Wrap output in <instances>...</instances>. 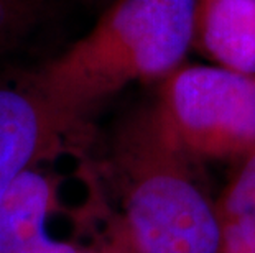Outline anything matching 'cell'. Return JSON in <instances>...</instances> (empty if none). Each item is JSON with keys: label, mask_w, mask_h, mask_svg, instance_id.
<instances>
[{"label": "cell", "mask_w": 255, "mask_h": 253, "mask_svg": "<svg viewBox=\"0 0 255 253\" xmlns=\"http://www.w3.org/2000/svg\"><path fill=\"white\" fill-rule=\"evenodd\" d=\"M199 0H114L96 26L31 74L73 128L135 81L168 78L196 35Z\"/></svg>", "instance_id": "cell-1"}, {"label": "cell", "mask_w": 255, "mask_h": 253, "mask_svg": "<svg viewBox=\"0 0 255 253\" xmlns=\"http://www.w3.org/2000/svg\"><path fill=\"white\" fill-rule=\"evenodd\" d=\"M188 156L158 104L124 120L111 148L122 222L109 245L126 253H222L218 209Z\"/></svg>", "instance_id": "cell-2"}, {"label": "cell", "mask_w": 255, "mask_h": 253, "mask_svg": "<svg viewBox=\"0 0 255 253\" xmlns=\"http://www.w3.org/2000/svg\"><path fill=\"white\" fill-rule=\"evenodd\" d=\"M158 107L181 147L206 158L255 150V76L224 66L178 68L165 78Z\"/></svg>", "instance_id": "cell-3"}, {"label": "cell", "mask_w": 255, "mask_h": 253, "mask_svg": "<svg viewBox=\"0 0 255 253\" xmlns=\"http://www.w3.org/2000/svg\"><path fill=\"white\" fill-rule=\"evenodd\" d=\"M73 132L30 78L0 85V199L26 169L55 156Z\"/></svg>", "instance_id": "cell-4"}, {"label": "cell", "mask_w": 255, "mask_h": 253, "mask_svg": "<svg viewBox=\"0 0 255 253\" xmlns=\"http://www.w3.org/2000/svg\"><path fill=\"white\" fill-rule=\"evenodd\" d=\"M194 38L221 66L255 76V0H199Z\"/></svg>", "instance_id": "cell-5"}, {"label": "cell", "mask_w": 255, "mask_h": 253, "mask_svg": "<svg viewBox=\"0 0 255 253\" xmlns=\"http://www.w3.org/2000/svg\"><path fill=\"white\" fill-rule=\"evenodd\" d=\"M38 166L18 176L0 199V253H20L50 235L46 224L56 189Z\"/></svg>", "instance_id": "cell-6"}, {"label": "cell", "mask_w": 255, "mask_h": 253, "mask_svg": "<svg viewBox=\"0 0 255 253\" xmlns=\"http://www.w3.org/2000/svg\"><path fill=\"white\" fill-rule=\"evenodd\" d=\"M222 235V253H255V150L216 204Z\"/></svg>", "instance_id": "cell-7"}, {"label": "cell", "mask_w": 255, "mask_h": 253, "mask_svg": "<svg viewBox=\"0 0 255 253\" xmlns=\"http://www.w3.org/2000/svg\"><path fill=\"white\" fill-rule=\"evenodd\" d=\"M30 0H0V41L8 38L17 30L28 12Z\"/></svg>", "instance_id": "cell-8"}, {"label": "cell", "mask_w": 255, "mask_h": 253, "mask_svg": "<svg viewBox=\"0 0 255 253\" xmlns=\"http://www.w3.org/2000/svg\"><path fill=\"white\" fill-rule=\"evenodd\" d=\"M99 253H126V252L119 250V249H116V247H106V249L102 252H99Z\"/></svg>", "instance_id": "cell-9"}, {"label": "cell", "mask_w": 255, "mask_h": 253, "mask_svg": "<svg viewBox=\"0 0 255 253\" xmlns=\"http://www.w3.org/2000/svg\"><path fill=\"white\" fill-rule=\"evenodd\" d=\"M111 2H114V0H111Z\"/></svg>", "instance_id": "cell-10"}]
</instances>
